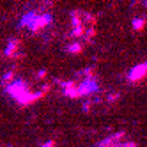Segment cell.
<instances>
[{
  "instance_id": "obj_1",
  "label": "cell",
  "mask_w": 147,
  "mask_h": 147,
  "mask_svg": "<svg viewBox=\"0 0 147 147\" xmlns=\"http://www.w3.org/2000/svg\"><path fill=\"white\" fill-rule=\"evenodd\" d=\"M45 147H51V144H48V145H45Z\"/></svg>"
}]
</instances>
